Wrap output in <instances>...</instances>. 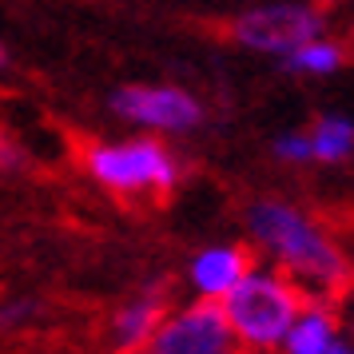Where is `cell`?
Segmentation results:
<instances>
[{
	"mask_svg": "<svg viewBox=\"0 0 354 354\" xmlns=\"http://www.w3.org/2000/svg\"><path fill=\"white\" fill-rule=\"evenodd\" d=\"M247 223L255 231V239L299 279H306V283H315L322 290L346 287L342 251L306 219L303 211H295L290 203H279V199H259L255 207L247 211Z\"/></svg>",
	"mask_w": 354,
	"mask_h": 354,
	"instance_id": "1",
	"label": "cell"
},
{
	"mask_svg": "<svg viewBox=\"0 0 354 354\" xmlns=\"http://www.w3.org/2000/svg\"><path fill=\"white\" fill-rule=\"evenodd\" d=\"M227 322H231V335L243 338L247 346H279L287 326L295 322V315L303 310V295L299 287H290L274 274H263V271H247L227 290L223 299Z\"/></svg>",
	"mask_w": 354,
	"mask_h": 354,
	"instance_id": "2",
	"label": "cell"
},
{
	"mask_svg": "<svg viewBox=\"0 0 354 354\" xmlns=\"http://www.w3.org/2000/svg\"><path fill=\"white\" fill-rule=\"evenodd\" d=\"M88 171L108 192H167L176 183L179 167L167 147L156 140H131V144H104L88 151Z\"/></svg>",
	"mask_w": 354,
	"mask_h": 354,
	"instance_id": "3",
	"label": "cell"
},
{
	"mask_svg": "<svg viewBox=\"0 0 354 354\" xmlns=\"http://www.w3.org/2000/svg\"><path fill=\"white\" fill-rule=\"evenodd\" d=\"M231 32L243 48L255 52H271V56H287L299 44H306L310 36L322 32V12L319 8H306V4H263L243 12Z\"/></svg>",
	"mask_w": 354,
	"mask_h": 354,
	"instance_id": "4",
	"label": "cell"
},
{
	"mask_svg": "<svg viewBox=\"0 0 354 354\" xmlns=\"http://www.w3.org/2000/svg\"><path fill=\"white\" fill-rule=\"evenodd\" d=\"M231 322H227L219 299H207V303H195L187 306L179 319L160 322L147 346L156 354H223L231 351Z\"/></svg>",
	"mask_w": 354,
	"mask_h": 354,
	"instance_id": "5",
	"label": "cell"
},
{
	"mask_svg": "<svg viewBox=\"0 0 354 354\" xmlns=\"http://www.w3.org/2000/svg\"><path fill=\"white\" fill-rule=\"evenodd\" d=\"M112 108L131 124L144 128H160V131H187L203 120L199 100L179 92V88H124L112 96Z\"/></svg>",
	"mask_w": 354,
	"mask_h": 354,
	"instance_id": "6",
	"label": "cell"
},
{
	"mask_svg": "<svg viewBox=\"0 0 354 354\" xmlns=\"http://www.w3.org/2000/svg\"><path fill=\"white\" fill-rule=\"evenodd\" d=\"M247 271H251V255L247 251H239V247H211V251H203L192 263V283L207 299H223Z\"/></svg>",
	"mask_w": 354,
	"mask_h": 354,
	"instance_id": "7",
	"label": "cell"
},
{
	"mask_svg": "<svg viewBox=\"0 0 354 354\" xmlns=\"http://www.w3.org/2000/svg\"><path fill=\"white\" fill-rule=\"evenodd\" d=\"M279 346H287L290 354H338L346 351V342H338V322L335 315H326L322 306H310V310H299L295 322L287 326V335Z\"/></svg>",
	"mask_w": 354,
	"mask_h": 354,
	"instance_id": "8",
	"label": "cell"
},
{
	"mask_svg": "<svg viewBox=\"0 0 354 354\" xmlns=\"http://www.w3.org/2000/svg\"><path fill=\"white\" fill-rule=\"evenodd\" d=\"M160 322H163V299L160 295H144V299L128 303L115 315V346H124V351L144 346Z\"/></svg>",
	"mask_w": 354,
	"mask_h": 354,
	"instance_id": "9",
	"label": "cell"
},
{
	"mask_svg": "<svg viewBox=\"0 0 354 354\" xmlns=\"http://www.w3.org/2000/svg\"><path fill=\"white\" fill-rule=\"evenodd\" d=\"M306 140H310V160L342 163V160H351L354 128H351V120H342V115H326V120H319L315 131H306Z\"/></svg>",
	"mask_w": 354,
	"mask_h": 354,
	"instance_id": "10",
	"label": "cell"
},
{
	"mask_svg": "<svg viewBox=\"0 0 354 354\" xmlns=\"http://www.w3.org/2000/svg\"><path fill=\"white\" fill-rule=\"evenodd\" d=\"M287 68H295V72H315V76L335 72V68H342V48L330 44V40L310 36L306 44H299L295 52H287Z\"/></svg>",
	"mask_w": 354,
	"mask_h": 354,
	"instance_id": "11",
	"label": "cell"
},
{
	"mask_svg": "<svg viewBox=\"0 0 354 354\" xmlns=\"http://www.w3.org/2000/svg\"><path fill=\"white\" fill-rule=\"evenodd\" d=\"M274 156L306 163L310 160V140H306V131H287V136H279V140H274Z\"/></svg>",
	"mask_w": 354,
	"mask_h": 354,
	"instance_id": "12",
	"label": "cell"
},
{
	"mask_svg": "<svg viewBox=\"0 0 354 354\" xmlns=\"http://www.w3.org/2000/svg\"><path fill=\"white\" fill-rule=\"evenodd\" d=\"M24 163V156H20V147L0 131V171H12V167H20Z\"/></svg>",
	"mask_w": 354,
	"mask_h": 354,
	"instance_id": "13",
	"label": "cell"
},
{
	"mask_svg": "<svg viewBox=\"0 0 354 354\" xmlns=\"http://www.w3.org/2000/svg\"><path fill=\"white\" fill-rule=\"evenodd\" d=\"M4 60H8V52H4V44H0V68H4Z\"/></svg>",
	"mask_w": 354,
	"mask_h": 354,
	"instance_id": "14",
	"label": "cell"
},
{
	"mask_svg": "<svg viewBox=\"0 0 354 354\" xmlns=\"http://www.w3.org/2000/svg\"><path fill=\"white\" fill-rule=\"evenodd\" d=\"M319 4H335V0H319Z\"/></svg>",
	"mask_w": 354,
	"mask_h": 354,
	"instance_id": "15",
	"label": "cell"
}]
</instances>
